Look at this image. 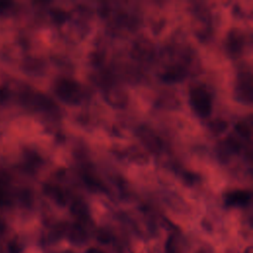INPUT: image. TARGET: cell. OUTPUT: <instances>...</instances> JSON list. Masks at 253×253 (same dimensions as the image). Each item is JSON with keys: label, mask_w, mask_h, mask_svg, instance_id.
Masks as SVG:
<instances>
[{"label": "cell", "mask_w": 253, "mask_h": 253, "mask_svg": "<svg viewBox=\"0 0 253 253\" xmlns=\"http://www.w3.org/2000/svg\"><path fill=\"white\" fill-rule=\"evenodd\" d=\"M236 130H237L241 135H243V136H248V134H249V129H248V127L246 126V125H244V124H242V123L236 125Z\"/></svg>", "instance_id": "cell-4"}, {"label": "cell", "mask_w": 253, "mask_h": 253, "mask_svg": "<svg viewBox=\"0 0 253 253\" xmlns=\"http://www.w3.org/2000/svg\"><path fill=\"white\" fill-rule=\"evenodd\" d=\"M86 253H105V252L102 251V250H100V249H98V248L91 247V248H89V249L86 251Z\"/></svg>", "instance_id": "cell-6"}, {"label": "cell", "mask_w": 253, "mask_h": 253, "mask_svg": "<svg viewBox=\"0 0 253 253\" xmlns=\"http://www.w3.org/2000/svg\"><path fill=\"white\" fill-rule=\"evenodd\" d=\"M244 253H252V250H251V248H248V249H246Z\"/></svg>", "instance_id": "cell-7"}, {"label": "cell", "mask_w": 253, "mask_h": 253, "mask_svg": "<svg viewBox=\"0 0 253 253\" xmlns=\"http://www.w3.org/2000/svg\"><path fill=\"white\" fill-rule=\"evenodd\" d=\"M250 200V194L248 192L237 191L231 193L227 197V204L229 205H246Z\"/></svg>", "instance_id": "cell-3"}, {"label": "cell", "mask_w": 253, "mask_h": 253, "mask_svg": "<svg viewBox=\"0 0 253 253\" xmlns=\"http://www.w3.org/2000/svg\"><path fill=\"white\" fill-rule=\"evenodd\" d=\"M77 85L71 81L63 80L57 85V93L65 100H73L77 96Z\"/></svg>", "instance_id": "cell-2"}, {"label": "cell", "mask_w": 253, "mask_h": 253, "mask_svg": "<svg viewBox=\"0 0 253 253\" xmlns=\"http://www.w3.org/2000/svg\"><path fill=\"white\" fill-rule=\"evenodd\" d=\"M191 102L200 115L207 116L210 114L211 109V97L206 90L202 88L194 89L191 93Z\"/></svg>", "instance_id": "cell-1"}, {"label": "cell", "mask_w": 253, "mask_h": 253, "mask_svg": "<svg viewBox=\"0 0 253 253\" xmlns=\"http://www.w3.org/2000/svg\"><path fill=\"white\" fill-rule=\"evenodd\" d=\"M6 200V192L4 189V186L0 182V204H3Z\"/></svg>", "instance_id": "cell-5"}]
</instances>
